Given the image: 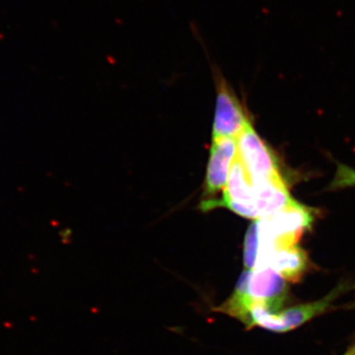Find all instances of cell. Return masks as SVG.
<instances>
[{"instance_id": "obj_10", "label": "cell", "mask_w": 355, "mask_h": 355, "mask_svg": "<svg viewBox=\"0 0 355 355\" xmlns=\"http://www.w3.org/2000/svg\"><path fill=\"white\" fill-rule=\"evenodd\" d=\"M343 355H355V343L352 345V347H349V349H347V352H345V354Z\"/></svg>"}, {"instance_id": "obj_9", "label": "cell", "mask_w": 355, "mask_h": 355, "mask_svg": "<svg viewBox=\"0 0 355 355\" xmlns=\"http://www.w3.org/2000/svg\"><path fill=\"white\" fill-rule=\"evenodd\" d=\"M260 230L259 220L250 225L245 237L244 265L247 270H254L258 263L259 252H260Z\"/></svg>"}, {"instance_id": "obj_5", "label": "cell", "mask_w": 355, "mask_h": 355, "mask_svg": "<svg viewBox=\"0 0 355 355\" xmlns=\"http://www.w3.org/2000/svg\"><path fill=\"white\" fill-rule=\"evenodd\" d=\"M251 123L245 114L239 100L228 87L223 78L217 80L216 116L214 139L222 137L237 139Z\"/></svg>"}, {"instance_id": "obj_1", "label": "cell", "mask_w": 355, "mask_h": 355, "mask_svg": "<svg viewBox=\"0 0 355 355\" xmlns=\"http://www.w3.org/2000/svg\"><path fill=\"white\" fill-rule=\"evenodd\" d=\"M314 220L310 209L297 202L272 216L259 219L260 230V252L261 256L297 245L303 233Z\"/></svg>"}, {"instance_id": "obj_4", "label": "cell", "mask_w": 355, "mask_h": 355, "mask_svg": "<svg viewBox=\"0 0 355 355\" xmlns=\"http://www.w3.org/2000/svg\"><path fill=\"white\" fill-rule=\"evenodd\" d=\"M237 157L252 180L282 178L272 151L259 137L252 123L237 137Z\"/></svg>"}, {"instance_id": "obj_8", "label": "cell", "mask_w": 355, "mask_h": 355, "mask_svg": "<svg viewBox=\"0 0 355 355\" xmlns=\"http://www.w3.org/2000/svg\"><path fill=\"white\" fill-rule=\"evenodd\" d=\"M261 266H270L287 282H298L307 270L308 256L304 250L295 245L261 256L256 268Z\"/></svg>"}, {"instance_id": "obj_6", "label": "cell", "mask_w": 355, "mask_h": 355, "mask_svg": "<svg viewBox=\"0 0 355 355\" xmlns=\"http://www.w3.org/2000/svg\"><path fill=\"white\" fill-rule=\"evenodd\" d=\"M220 207H228L246 218L259 220V214L254 205L253 181L237 156L231 166Z\"/></svg>"}, {"instance_id": "obj_7", "label": "cell", "mask_w": 355, "mask_h": 355, "mask_svg": "<svg viewBox=\"0 0 355 355\" xmlns=\"http://www.w3.org/2000/svg\"><path fill=\"white\" fill-rule=\"evenodd\" d=\"M254 184V205L259 219L272 216L296 202L291 198L284 180H252Z\"/></svg>"}, {"instance_id": "obj_3", "label": "cell", "mask_w": 355, "mask_h": 355, "mask_svg": "<svg viewBox=\"0 0 355 355\" xmlns=\"http://www.w3.org/2000/svg\"><path fill=\"white\" fill-rule=\"evenodd\" d=\"M237 156V139L222 137L212 142L207 165L205 189L200 207L205 211L220 207V198L227 186L229 173ZM222 202V200H221Z\"/></svg>"}, {"instance_id": "obj_2", "label": "cell", "mask_w": 355, "mask_h": 355, "mask_svg": "<svg viewBox=\"0 0 355 355\" xmlns=\"http://www.w3.org/2000/svg\"><path fill=\"white\" fill-rule=\"evenodd\" d=\"M343 291L345 289L338 286L320 300L293 306L277 313L254 307L250 311L244 324L248 328L258 326L275 333H287L330 310L336 299L340 297Z\"/></svg>"}]
</instances>
